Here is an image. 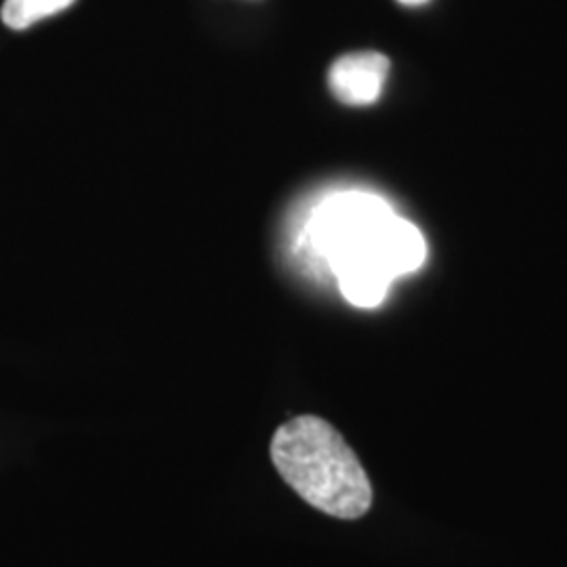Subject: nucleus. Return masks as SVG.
<instances>
[{"instance_id": "20e7f679", "label": "nucleus", "mask_w": 567, "mask_h": 567, "mask_svg": "<svg viewBox=\"0 0 567 567\" xmlns=\"http://www.w3.org/2000/svg\"><path fill=\"white\" fill-rule=\"evenodd\" d=\"M379 250L393 278L416 271L425 264L426 244L416 225L398 217L395 213L381 227Z\"/></svg>"}, {"instance_id": "f257e3e1", "label": "nucleus", "mask_w": 567, "mask_h": 567, "mask_svg": "<svg viewBox=\"0 0 567 567\" xmlns=\"http://www.w3.org/2000/svg\"><path fill=\"white\" fill-rule=\"evenodd\" d=\"M271 461L305 503L330 517L358 519L372 505V486L343 435L320 416H297L271 440Z\"/></svg>"}, {"instance_id": "f03ea898", "label": "nucleus", "mask_w": 567, "mask_h": 567, "mask_svg": "<svg viewBox=\"0 0 567 567\" xmlns=\"http://www.w3.org/2000/svg\"><path fill=\"white\" fill-rule=\"evenodd\" d=\"M391 213L389 204L379 196L364 192L337 194L318 206L307 225L309 250L328 267L334 255L362 238Z\"/></svg>"}, {"instance_id": "7ed1b4c3", "label": "nucleus", "mask_w": 567, "mask_h": 567, "mask_svg": "<svg viewBox=\"0 0 567 567\" xmlns=\"http://www.w3.org/2000/svg\"><path fill=\"white\" fill-rule=\"evenodd\" d=\"M391 63L383 53H349L332 63L328 84L332 95L347 105H370L383 93Z\"/></svg>"}, {"instance_id": "39448f33", "label": "nucleus", "mask_w": 567, "mask_h": 567, "mask_svg": "<svg viewBox=\"0 0 567 567\" xmlns=\"http://www.w3.org/2000/svg\"><path fill=\"white\" fill-rule=\"evenodd\" d=\"M76 0H4L0 18L11 30H28L37 21L53 18Z\"/></svg>"}, {"instance_id": "423d86ee", "label": "nucleus", "mask_w": 567, "mask_h": 567, "mask_svg": "<svg viewBox=\"0 0 567 567\" xmlns=\"http://www.w3.org/2000/svg\"><path fill=\"white\" fill-rule=\"evenodd\" d=\"M398 2H402L405 7H421V4H426L429 0H398Z\"/></svg>"}]
</instances>
